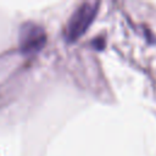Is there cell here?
<instances>
[{
	"mask_svg": "<svg viewBox=\"0 0 156 156\" xmlns=\"http://www.w3.org/2000/svg\"><path fill=\"white\" fill-rule=\"evenodd\" d=\"M18 38L21 51L24 54H33L44 46L46 41V33L41 26L29 21L21 26Z\"/></svg>",
	"mask_w": 156,
	"mask_h": 156,
	"instance_id": "7a4b0ae2",
	"label": "cell"
},
{
	"mask_svg": "<svg viewBox=\"0 0 156 156\" xmlns=\"http://www.w3.org/2000/svg\"><path fill=\"white\" fill-rule=\"evenodd\" d=\"M98 1H83L79 6L76 7L65 28V35L67 40L73 41L84 34V32L93 22L98 12Z\"/></svg>",
	"mask_w": 156,
	"mask_h": 156,
	"instance_id": "6da1fadb",
	"label": "cell"
},
{
	"mask_svg": "<svg viewBox=\"0 0 156 156\" xmlns=\"http://www.w3.org/2000/svg\"><path fill=\"white\" fill-rule=\"evenodd\" d=\"M94 44H96V48L101 49V48L104 46V40H102L101 38H95V40H94Z\"/></svg>",
	"mask_w": 156,
	"mask_h": 156,
	"instance_id": "3957f363",
	"label": "cell"
}]
</instances>
